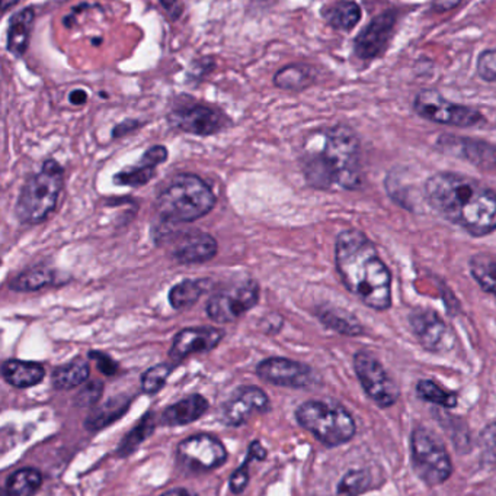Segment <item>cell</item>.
I'll use <instances>...</instances> for the list:
<instances>
[{
    "mask_svg": "<svg viewBox=\"0 0 496 496\" xmlns=\"http://www.w3.org/2000/svg\"><path fill=\"white\" fill-rule=\"evenodd\" d=\"M428 205L454 226L481 238L496 231V193L474 177L441 172L423 186Z\"/></svg>",
    "mask_w": 496,
    "mask_h": 496,
    "instance_id": "cell-1",
    "label": "cell"
},
{
    "mask_svg": "<svg viewBox=\"0 0 496 496\" xmlns=\"http://www.w3.org/2000/svg\"><path fill=\"white\" fill-rule=\"evenodd\" d=\"M301 163L308 184L315 189L358 191L364 186L361 144L350 126L336 125L315 133L306 142Z\"/></svg>",
    "mask_w": 496,
    "mask_h": 496,
    "instance_id": "cell-2",
    "label": "cell"
},
{
    "mask_svg": "<svg viewBox=\"0 0 496 496\" xmlns=\"http://www.w3.org/2000/svg\"><path fill=\"white\" fill-rule=\"evenodd\" d=\"M335 264L344 286L374 311L392 306V273L378 247L360 229H344L335 243Z\"/></svg>",
    "mask_w": 496,
    "mask_h": 496,
    "instance_id": "cell-3",
    "label": "cell"
},
{
    "mask_svg": "<svg viewBox=\"0 0 496 496\" xmlns=\"http://www.w3.org/2000/svg\"><path fill=\"white\" fill-rule=\"evenodd\" d=\"M214 205L216 195L207 182L196 175H179L159 195L156 212L168 224H181L205 217Z\"/></svg>",
    "mask_w": 496,
    "mask_h": 496,
    "instance_id": "cell-4",
    "label": "cell"
},
{
    "mask_svg": "<svg viewBox=\"0 0 496 496\" xmlns=\"http://www.w3.org/2000/svg\"><path fill=\"white\" fill-rule=\"evenodd\" d=\"M65 184L62 166L47 160L37 175L27 180L16 202L15 214L22 224L37 226L57 207Z\"/></svg>",
    "mask_w": 496,
    "mask_h": 496,
    "instance_id": "cell-5",
    "label": "cell"
},
{
    "mask_svg": "<svg viewBox=\"0 0 496 496\" xmlns=\"http://www.w3.org/2000/svg\"><path fill=\"white\" fill-rule=\"evenodd\" d=\"M301 428L327 447H338L352 440L357 424L350 411L332 401H308L296 409Z\"/></svg>",
    "mask_w": 496,
    "mask_h": 496,
    "instance_id": "cell-6",
    "label": "cell"
},
{
    "mask_svg": "<svg viewBox=\"0 0 496 496\" xmlns=\"http://www.w3.org/2000/svg\"><path fill=\"white\" fill-rule=\"evenodd\" d=\"M412 466L421 481L439 486L450 479L453 463L446 444L428 428L418 427L411 435Z\"/></svg>",
    "mask_w": 496,
    "mask_h": 496,
    "instance_id": "cell-7",
    "label": "cell"
},
{
    "mask_svg": "<svg viewBox=\"0 0 496 496\" xmlns=\"http://www.w3.org/2000/svg\"><path fill=\"white\" fill-rule=\"evenodd\" d=\"M413 109L421 118L441 125L472 128L483 123L485 118L474 107L456 105L432 89L421 90L413 100Z\"/></svg>",
    "mask_w": 496,
    "mask_h": 496,
    "instance_id": "cell-8",
    "label": "cell"
},
{
    "mask_svg": "<svg viewBox=\"0 0 496 496\" xmlns=\"http://www.w3.org/2000/svg\"><path fill=\"white\" fill-rule=\"evenodd\" d=\"M354 371L362 389L374 404L380 408H390L397 404L400 398L399 386L373 353L366 350L355 353Z\"/></svg>",
    "mask_w": 496,
    "mask_h": 496,
    "instance_id": "cell-9",
    "label": "cell"
},
{
    "mask_svg": "<svg viewBox=\"0 0 496 496\" xmlns=\"http://www.w3.org/2000/svg\"><path fill=\"white\" fill-rule=\"evenodd\" d=\"M258 301L259 285L254 280H249L227 287L214 295L208 301L205 312L214 322L227 324L252 310Z\"/></svg>",
    "mask_w": 496,
    "mask_h": 496,
    "instance_id": "cell-10",
    "label": "cell"
},
{
    "mask_svg": "<svg viewBox=\"0 0 496 496\" xmlns=\"http://www.w3.org/2000/svg\"><path fill=\"white\" fill-rule=\"evenodd\" d=\"M178 462L193 472H208L226 462V447L208 434L191 435L182 440L177 449Z\"/></svg>",
    "mask_w": 496,
    "mask_h": 496,
    "instance_id": "cell-11",
    "label": "cell"
},
{
    "mask_svg": "<svg viewBox=\"0 0 496 496\" xmlns=\"http://www.w3.org/2000/svg\"><path fill=\"white\" fill-rule=\"evenodd\" d=\"M409 324L413 336L427 352L434 355L448 353L456 344L450 327L435 311L422 308L412 311Z\"/></svg>",
    "mask_w": 496,
    "mask_h": 496,
    "instance_id": "cell-12",
    "label": "cell"
},
{
    "mask_svg": "<svg viewBox=\"0 0 496 496\" xmlns=\"http://www.w3.org/2000/svg\"><path fill=\"white\" fill-rule=\"evenodd\" d=\"M168 121L173 128L200 137L217 134L229 125V119L223 112L205 105H188L173 109Z\"/></svg>",
    "mask_w": 496,
    "mask_h": 496,
    "instance_id": "cell-13",
    "label": "cell"
},
{
    "mask_svg": "<svg viewBox=\"0 0 496 496\" xmlns=\"http://www.w3.org/2000/svg\"><path fill=\"white\" fill-rule=\"evenodd\" d=\"M257 374L271 385L303 389L315 383V372L304 363L284 357H270L257 366Z\"/></svg>",
    "mask_w": 496,
    "mask_h": 496,
    "instance_id": "cell-14",
    "label": "cell"
},
{
    "mask_svg": "<svg viewBox=\"0 0 496 496\" xmlns=\"http://www.w3.org/2000/svg\"><path fill=\"white\" fill-rule=\"evenodd\" d=\"M396 12H383L358 34L354 41V51L361 60H374L387 51L393 32L396 28Z\"/></svg>",
    "mask_w": 496,
    "mask_h": 496,
    "instance_id": "cell-15",
    "label": "cell"
},
{
    "mask_svg": "<svg viewBox=\"0 0 496 496\" xmlns=\"http://www.w3.org/2000/svg\"><path fill=\"white\" fill-rule=\"evenodd\" d=\"M270 398L257 386H242L233 392L222 409L224 424L239 427L245 424L250 416L270 411Z\"/></svg>",
    "mask_w": 496,
    "mask_h": 496,
    "instance_id": "cell-16",
    "label": "cell"
},
{
    "mask_svg": "<svg viewBox=\"0 0 496 496\" xmlns=\"http://www.w3.org/2000/svg\"><path fill=\"white\" fill-rule=\"evenodd\" d=\"M224 332L213 327L185 329L178 332L170 347V359L181 362L196 353L212 352L222 343Z\"/></svg>",
    "mask_w": 496,
    "mask_h": 496,
    "instance_id": "cell-17",
    "label": "cell"
},
{
    "mask_svg": "<svg viewBox=\"0 0 496 496\" xmlns=\"http://www.w3.org/2000/svg\"><path fill=\"white\" fill-rule=\"evenodd\" d=\"M437 145L447 153L456 154L481 168H495L496 147L488 142L456 135H441Z\"/></svg>",
    "mask_w": 496,
    "mask_h": 496,
    "instance_id": "cell-18",
    "label": "cell"
},
{
    "mask_svg": "<svg viewBox=\"0 0 496 496\" xmlns=\"http://www.w3.org/2000/svg\"><path fill=\"white\" fill-rule=\"evenodd\" d=\"M219 252L216 238L198 229L185 233L172 248V256L182 264L207 263Z\"/></svg>",
    "mask_w": 496,
    "mask_h": 496,
    "instance_id": "cell-19",
    "label": "cell"
},
{
    "mask_svg": "<svg viewBox=\"0 0 496 496\" xmlns=\"http://www.w3.org/2000/svg\"><path fill=\"white\" fill-rule=\"evenodd\" d=\"M168 160V149L163 145H154L143 154L137 165L124 168L114 177V182L121 186L139 187L149 184L159 165Z\"/></svg>",
    "mask_w": 496,
    "mask_h": 496,
    "instance_id": "cell-20",
    "label": "cell"
},
{
    "mask_svg": "<svg viewBox=\"0 0 496 496\" xmlns=\"http://www.w3.org/2000/svg\"><path fill=\"white\" fill-rule=\"evenodd\" d=\"M208 401L203 395L194 393L189 397L184 398L177 404L170 405L163 411L162 423L165 427H181L188 425L194 421L200 420L208 411Z\"/></svg>",
    "mask_w": 496,
    "mask_h": 496,
    "instance_id": "cell-21",
    "label": "cell"
},
{
    "mask_svg": "<svg viewBox=\"0 0 496 496\" xmlns=\"http://www.w3.org/2000/svg\"><path fill=\"white\" fill-rule=\"evenodd\" d=\"M34 21L35 12L32 8L16 12L9 20L8 31H6V48L13 57L21 58L23 57V54L27 53Z\"/></svg>",
    "mask_w": 496,
    "mask_h": 496,
    "instance_id": "cell-22",
    "label": "cell"
},
{
    "mask_svg": "<svg viewBox=\"0 0 496 496\" xmlns=\"http://www.w3.org/2000/svg\"><path fill=\"white\" fill-rule=\"evenodd\" d=\"M2 374L9 385L18 389H27L43 382L46 369L39 363L12 359L4 363Z\"/></svg>",
    "mask_w": 496,
    "mask_h": 496,
    "instance_id": "cell-23",
    "label": "cell"
},
{
    "mask_svg": "<svg viewBox=\"0 0 496 496\" xmlns=\"http://www.w3.org/2000/svg\"><path fill=\"white\" fill-rule=\"evenodd\" d=\"M322 16L329 27L336 31L348 32L361 21V8L352 0H339L322 11Z\"/></svg>",
    "mask_w": 496,
    "mask_h": 496,
    "instance_id": "cell-24",
    "label": "cell"
},
{
    "mask_svg": "<svg viewBox=\"0 0 496 496\" xmlns=\"http://www.w3.org/2000/svg\"><path fill=\"white\" fill-rule=\"evenodd\" d=\"M316 81V72L312 65L296 64L285 65L278 70L274 76V84L283 90L301 92L304 89L310 88Z\"/></svg>",
    "mask_w": 496,
    "mask_h": 496,
    "instance_id": "cell-25",
    "label": "cell"
},
{
    "mask_svg": "<svg viewBox=\"0 0 496 496\" xmlns=\"http://www.w3.org/2000/svg\"><path fill=\"white\" fill-rule=\"evenodd\" d=\"M55 282V270L46 266V264H39V266L21 271L20 275H16L9 282V287L13 292L30 294V292H39V290L44 289V287L50 286Z\"/></svg>",
    "mask_w": 496,
    "mask_h": 496,
    "instance_id": "cell-26",
    "label": "cell"
},
{
    "mask_svg": "<svg viewBox=\"0 0 496 496\" xmlns=\"http://www.w3.org/2000/svg\"><path fill=\"white\" fill-rule=\"evenodd\" d=\"M318 318L327 329L343 334L346 337H358L364 334V327L358 318L348 311L335 308V306H322L318 311Z\"/></svg>",
    "mask_w": 496,
    "mask_h": 496,
    "instance_id": "cell-27",
    "label": "cell"
},
{
    "mask_svg": "<svg viewBox=\"0 0 496 496\" xmlns=\"http://www.w3.org/2000/svg\"><path fill=\"white\" fill-rule=\"evenodd\" d=\"M469 269L477 285L496 298V254L477 252L469 260Z\"/></svg>",
    "mask_w": 496,
    "mask_h": 496,
    "instance_id": "cell-28",
    "label": "cell"
},
{
    "mask_svg": "<svg viewBox=\"0 0 496 496\" xmlns=\"http://www.w3.org/2000/svg\"><path fill=\"white\" fill-rule=\"evenodd\" d=\"M91 367L83 359H76L74 362L63 364L53 372L51 381L53 386L58 390H69L83 385L89 379Z\"/></svg>",
    "mask_w": 496,
    "mask_h": 496,
    "instance_id": "cell-29",
    "label": "cell"
},
{
    "mask_svg": "<svg viewBox=\"0 0 496 496\" xmlns=\"http://www.w3.org/2000/svg\"><path fill=\"white\" fill-rule=\"evenodd\" d=\"M130 406V399L126 397L112 398L107 404L102 405L97 411H93L86 420V428L91 432L109 427L114 421L118 420L126 414Z\"/></svg>",
    "mask_w": 496,
    "mask_h": 496,
    "instance_id": "cell-30",
    "label": "cell"
},
{
    "mask_svg": "<svg viewBox=\"0 0 496 496\" xmlns=\"http://www.w3.org/2000/svg\"><path fill=\"white\" fill-rule=\"evenodd\" d=\"M208 286V280L187 279L178 283L170 290V304L175 310H185L193 306L203 296Z\"/></svg>",
    "mask_w": 496,
    "mask_h": 496,
    "instance_id": "cell-31",
    "label": "cell"
},
{
    "mask_svg": "<svg viewBox=\"0 0 496 496\" xmlns=\"http://www.w3.org/2000/svg\"><path fill=\"white\" fill-rule=\"evenodd\" d=\"M43 483V476L39 470L32 467L16 470L6 482L8 496H31L39 491Z\"/></svg>",
    "mask_w": 496,
    "mask_h": 496,
    "instance_id": "cell-32",
    "label": "cell"
},
{
    "mask_svg": "<svg viewBox=\"0 0 496 496\" xmlns=\"http://www.w3.org/2000/svg\"><path fill=\"white\" fill-rule=\"evenodd\" d=\"M416 395L422 401L430 402V404L439 405L442 408H456L458 404L457 393L446 390L439 383L430 379H422L416 383Z\"/></svg>",
    "mask_w": 496,
    "mask_h": 496,
    "instance_id": "cell-33",
    "label": "cell"
},
{
    "mask_svg": "<svg viewBox=\"0 0 496 496\" xmlns=\"http://www.w3.org/2000/svg\"><path fill=\"white\" fill-rule=\"evenodd\" d=\"M371 485V475L364 469L346 472L336 486V496H358Z\"/></svg>",
    "mask_w": 496,
    "mask_h": 496,
    "instance_id": "cell-34",
    "label": "cell"
},
{
    "mask_svg": "<svg viewBox=\"0 0 496 496\" xmlns=\"http://www.w3.org/2000/svg\"><path fill=\"white\" fill-rule=\"evenodd\" d=\"M175 366L168 363H161L156 366L151 367L149 371L144 372L142 376V389L144 393L154 395L162 389L166 385V381L170 379Z\"/></svg>",
    "mask_w": 496,
    "mask_h": 496,
    "instance_id": "cell-35",
    "label": "cell"
},
{
    "mask_svg": "<svg viewBox=\"0 0 496 496\" xmlns=\"http://www.w3.org/2000/svg\"><path fill=\"white\" fill-rule=\"evenodd\" d=\"M153 414H147V415L143 418L142 423H140L130 434L126 435V439H124L123 443H121L118 449L119 455L126 456L128 455V453H133V451L139 447V444H142L143 441L153 432Z\"/></svg>",
    "mask_w": 496,
    "mask_h": 496,
    "instance_id": "cell-36",
    "label": "cell"
},
{
    "mask_svg": "<svg viewBox=\"0 0 496 496\" xmlns=\"http://www.w3.org/2000/svg\"><path fill=\"white\" fill-rule=\"evenodd\" d=\"M477 74L482 81H496V48L486 50L477 58Z\"/></svg>",
    "mask_w": 496,
    "mask_h": 496,
    "instance_id": "cell-37",
    "label": "cell"
},
{
    "mask_svg": "<svg viewBox=\"0 0 496 496\" xmlns=\"http://www.w3.org/2000/svg\"><path fill=\"white\" fill-rule=\"evenodd\" d=\"M102 392H104V385L100 381H95V382L88 383L81 392L77 393L74 402L77 406H83V408L93 406L100 401Z\"/></svg>",
    "mask_w": 496,
    "mask_h": 496,
    "instance_id": "cell-38",
    "label": "cell"
},
{
    "mask_svg": "<svg viewBox=\"0 0 496 496\" xmlns=\"http://www.w3.org/2000/svg\"><path fill=\"white\" fill-rule=\"evenodd\" d=\"M250 460H254V458L248 455V458L243 462V465L231 475V482H229L231 492L242 493L247 489L248 483H249Z\"/></svg>",
    "mask_w": 496,
    "mask_h": 496,
    "instance_id": "cell-39",
    "label": "cell"
},
{
    "mask_svg": "<svg viewBox=\"0 0 496 496\" xmlns=\"http://www.w3.org/2000/svg\"><path fill=\"white\" fill-rule=\"evenodd\" d=\"M89 357L95 360L98 364V369H100L102 373L107 374V376H114L117 373V363L109 357V355H104V353L100 352H91L89 353Z\"/></svg>",
    "mask_w": 496,
    "mask_h": 496,
    "instance_id": "cell-40",
    "label": "cell"
},
{
    "mask_svg": "<svg viewBox=\"0 0 496 496\" xmlns=\"http://www.w3.org/2000/svg\"><path fill=\"white\" fill-rule=\"evenodd\" d=\"M213 69H214V60L212 57L200 58V60H196L193 65L189 67V77L201 79L204 74L212 72Z\"/></svg>",
    "mask_w": 496,
    "mask_h": 496,
    "instance_id": "cell-41",
    "label": "cell"
},
{
    "mask_svg": "<svg viewBox=\"0 0 496 496\" xmlns=\"http://www.w3.org/2000/svg\"><path fill=\"white\" fill-rule=\"evenodd\" d=\"M159 4H162V8L172 21L179 20L184 13V6L179 0H159Z\"/></svg>",
    "mask_w": 496,
    "mask_h": 496,
    "instance_id": "cell-42",
    "label": "cell"
},
{
    "mask_svg": "<svg viewBox=\"0 0 496 496\" xmlns=\"http://www.w3.org/2000/svg\"><path fill=\"white\" fill-rule=\"evenodd\" d=\"M463 0H432V8L439 12H448L457 8Z\"/></svg>",
    "mask_w": 496,
    "mask_h": 496,
    "instance_id": "cell-43",
    "label": "cell"
},
{
    "mask_svg": "<svg viewBox=\"0 0 496 496\" xmlns=\"http://www.w3.org/2000/svg\"><path fill=\"white\" fill-rule=\"evenodd\" d=\"M137 126H139L137 121H124L123 124H119L114 128L112 137H123V135L127 134L128 131L135 130Z\"/></svg>",
    "mask_w": 496,
    "mask_h": 496,
    "instance_id": "cell-44",
    "label": "cell"
},
{
    "mask_svg": "<svg viewBox=\"0 0 496 496\" xmlns=\"http://www.w3.org/2000/svg\"><path fill=\"white\" fill-rule=\"evenodd\" d=\"M248 455L254 458V460H264V458H266V450L264 447H262V444L259 443L258 440H257V441L250 444Z\"/></svg>",
    "mask_w": 496,
    "mask_h": 496,
    "instance_id": "cell-45",
    "label": "cell"
},
{
    "mask_svg": "<svg viewBox=\"0 0 496 496\" xmlns=\"http://www.w3.org/2000/svg\"><path fill=\"white\" fill-rule=\"evenodd\" d=\"M69 100L70 104L74 105V107H81V105L86 104V100H88V93H86L83 89H76V90L70 93Z\"/></svg>",
    "mask_w": 496,
    "mask_h": 496,
    "instance_id": "cell-46",
    "label": "cell"
},
{
    "mask_svg": "<svg viewBox=\"0 0 496 496\" xmlns=\"http://www.w3.org/2000/svg\"><path fill=\"white\" fill-rule=\"evenodd\" d=\"M161 496H196V495H193V493L189 492V491H187V489L175 488V489H170V491H166V492Z\"/></svg>",
    "mask_w": 496,
    "mask_h": 496,
    "instance_id": "cell-47",
    "label": "cell"
},
{
    "mask_svg": "<svg viewBox=\"0 0 496 496\" xmlns=\"http://www.w3.org/2000/svg\"><path fill=\"white\" fill-rule=\"evenodd\" d=\"M20 2L21 0H0V9H2V12H8L9 9L13 8Z\"/></svg>",
    "mask_w": 496,
    "mask_h": 496,
    "instance_id": "cell-48",
    "label": "cell"
}]
</instances>
